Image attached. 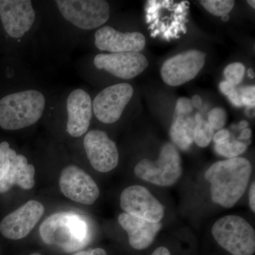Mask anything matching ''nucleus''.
<instances>
[{
	"label": "nucleus",
	"instance_id": "0eeeda50",
	"mask_svg": "<svg viewBox=\"0 0 255 255\" xmlns=\"http://www.w3.org/2000/svg\"><path fill=\"white\" fill-rule=\"evenodd\" d=\"M206 56L199 50H189L174 55L162 65L161 77L169 86H180L196 78L205 65Z\"/></svg>",
	"mask_w": 255,
	"mask_h": 255
},
{
	"label": "nucleus",
	"instance_id": "ea45409f",
	"mask_svg": "<svg viewBox=\"0 0 255 255\" xmlns=\"http://www.w3.org/2000/svg\"><path fill=\"white\" fill-rule=\"evenodd\" d=\"M230 16L228 15H225L222 16V20L223 21H228L229 20Z\"/></svg>",
	"mask_w": 255,
	"mask_h": 255
},
{
	"label": "nucleus",
	"instance_id": "a211bd4d",
	"mask_svg": "<svg viewBox=\"0 0 255 255\" xmlns=\"http://www.w3.org/2000/svg\"><path fill=\"white\" fill-rule=\"evenodd\" d=\"M35 167L28 164L25 156L17 155L10 162L9 170L0 182V194L7 192L14 186L31 189L35 185Z\"/></svg>",
	"mask_w": 255,
	"mask_h": 255
},
{
	"label": "nucleus",
	"instance_id": "e433bc0d",
	"mask_svg": "<svg viewBox=\"0 0 255 255\" xmlns=\"http://www.w3.org/2000/svg\"><path fill=\"white\" fill-rule=\"evenodd\" d=\"M248 76L250 77V78H254L255 74H254V71H253V69L250 68L249 70H248Z\"/></svg>",
	"mask_w": 255,
	"mask_h": 255
},
{
	"label": "nucleus",
	"instance_id": "4c0bfd02",
	"mask_svg": "<svg viewBox=\"0 0 255 255\" xmlns=\"http://www.w3.org/2000/svg\"><path fill=\"white\" fill-rule=\"evenodd\" d=\"M72 255H90V253L87 251H81L79 253H75V254Z\"/></svg>",
	"mask_w": 255,
	"mask_h": 255
},
{
	"label": "nucleus",
	"instance_id": "a19ab883",
	"mask_svg": "<svg viewBox=\"0 0 255 255\" xmlns=\"http://www.w3.org/2000/svg\"><path fill=\"white\" fill-rule=\"evenodd\" d=\"M31 255H41L38 254V253H34V254H32Z\"/></svg>",
	"mask_w": 255,
	"mask_h": 255
},
{
	"label": "nucleus",
	"instance_id": "393cba45",
	"mask_svg": "<svg viewBox=\"0 0 255 255\" xmlns=\"http://www.w3.org/2000/svg\"><path fill=\"white\" fill-rule=\"evenodd\" d=\"M227 114L221 107H215L208 114V123L214 130H221L226 125Z\"/></svg>",
	"mask_w": 255,
	"mask_h": 255
},
{
	"label": "nucleus",
	"instance_id": "f3484780",
	"mask_svg": "<svg viewBox=\"0 0 255 255\" xmlns=\"http://www.w3.org/2000/svg\"><path fill=\"white\" fill-rule=\"evenodd\" d=\"M118 220L120 226L128 233L130 246L138 251L148 248L162 228L160 222H149L127 213L121 214Z\"/></svg>",
	"mask_w": 255,
	"mask_h": 255
},
{
	"label": "nucleus",
	"instance_id": "b1692460",
	"mask_svg": "<svg viewBox=\"0 0 255 255\" xmlns=\"http://www.w3.org/2000/svg\"><path fill=\"white\" fill-rule=\"evenodd\" d=\"M16 151L10 148L9 142L0 143V182L9 170L10 162L16 157Z\"/></svg>",
	"mask_w": 255,
	"mask_h": 255
},
{
	"label": "nucleus",
	"instance_id": "39448f33",
	"mask_svg": "<svg viewBox=\"0 0 255 255\" xmlns=\"http://www.w3.org/2000/svg\"><path fill=\"white\" fill-rule=\"evenodd\" d=\"M182 173V161L175 146H162L156 161L143 159L135 167L137 177L161 187H170L179 180Z\"/></svg>",
	"mask_w": 255,
	"mask_h": 255
},
{
	"label": "nucleus",
	"instance_id": "4be33fe9",
	"mask_svg": "<svg viewBox=\"0 0 255 255\" xmlns=\"http://www.w3.org/2000/svg\"><path fill=\"white\" fill-rule=\"evenodd\" d=\"M200 3L211 14L221 17L229 14L235 5L232 0H202Z\"/></svg>",
	"mask_w": 255,
	"mask_h": 255
},
{
	"label": "nucleus",
	"instance_id": "7ed1b4c3",
	"mask_svg": "<svg viewBox=\"0 0 255 255\" xmlns=\"http://www.w3.org/2000/svg\"><path fill=\"white\" fill-rule=\"evenodd\" d=\"M40 236L48 245L65 251L81 249L88 240L86 221L76 213L61 212L51 215L40 226Z\"/></svg>",
	"mask_w": 255,
	"mask_h": 255
},
{
	"label": "nucleus",
	"instance_id": "c9c22d12",
	"mask_svg": "<svg viewBox=\"0 0 255 255\" xmlns=\"http://www.w3.org/2000/svg\"><path fill=\"white\" fill-rule=\"evenodd\" d=\"M248 125H249V124L247 121H242L239 124V128L241 130H244V129L248 128Z\"/></svg>",
	"mask_w": 255,
	"mask_h": 255
},
{
	"label": "nucleus",
	"instance_id": "f257e3e1",
	"mask_svg": "<svg viewBox=\"0 0 255 255\" xmlns=\"http://www.w3.org/2000/svg\"><path fill=\"white\" fill-rule=\"evenodd\" d=\"M252 169L249 160L239 157L211 165L205 178L211 184V199L215 204L226 209L236 205L246 192Z\"/></svg>",
	"mask_w": 255,
	"mask_h": 255
},
{
	"label": "nucleus",
	"instance_id": "2eb2a0df",
	"mask_svg": "<svg viewBox=\"0 0 255 255\" xmlns=\"http://www.w3.org/2000/svg\"><path fill=\"white\" fill-rule=\"evenodd\" d=\"M95 46L99 50L111 53L137 52L145 48V36L140 32L122 33L110 26H103L96 31Z\"/></svg>",
	"mask_w": 255,
	"mask_h": 255
},
{
	"label": "nucleus",
	"instance_id": "20e7f679",
	"mask_svg": "<svg viewBox=\"0 0 255 255\" xmlns=\"http://www.w3.org/2000/svg\"><path fill=\"white\" fill-rule=\"evenodd\" d=\"M216 241L233 255H253L255 252V233L251 225L238 216L218 220L212 228Z\"/></svg>",
	"mask_w": 255,
	"mask_h": 255
},
{
	"label": "nucleus",
	"instance_id": "1a4fd4ad",
	"mask_svg": "<svg viewBox=\"0 0 255 255\" xmlns=\"http://www.w3.org/2000/svg\"><path fill=\"white\" fill-rule=\"evenodd\" d=\"M120 205L128 214L151 223H159L164 216V208L148 189L130 186L121 194Z\"/></svg>",
	"mask_w": 255,
	"mask_h": 255
},
{
	"label": "nucleus",
	"instance_id": "6e6552de",
	"mask_svg": "<svg viewBox=\"0 0 255 255\" xmlns=\"http://www.w3.org/2000/svg\"><path fill=\"white\" fill-rule=\"evenodd\" d=\"M133 88L128 83H120L104 89L92 102L95 117L104 124H114L120 119L133 95Z\"/></svg>",
	"mask_w": 255,
	"mask_h": 255
},
{
	"label": "nucleus",
	"instance_id": "f8f14e48",
	"mask_svg": "<svg viewBox=\"0 0 255 255\" xmlns=\"http://www.w3.org/2000/svg\"><path fill=\"white\" fill-rule=\"evenodd\" d=\"M84 147L92 167L98 172H110L119 163L117 145L102 130H92L87 132Z\"/></svg>",
	"mask_w": 255,
	"mask_h": 255
},
{
	"label": "nucleus",
	"instance_id": "7c9ffc66",
	"mask_svg": "<svg viewBox=\"0 0 255 255\" xmlns=\"http://www.w3.org/2000/svg\"><path fill=\"white\" fill-rule=\"evenodd\" d=\"M255 183L253 182L250 188L249 191V201L250 206L253 212H255Z\"/></svg>",
	"mask_w": 255,
	"mask_h": 255
},
{
	"label": "nucleus",
	"instance_id": "4468645a",
	"mask_svg": "<svg viewBox=\"0 0 255 255\" xmlns=\"http://www.w3.org/2000/svg\"><path fill=\"white\" fill-rule=\"evenodd\" d=\"M96 68L105 70L112 75L124 80H130L141 74L148 66L145 55L137 52L101 53L94 59Z\"/></svg>",
	"mask_w": 255,
	"mask_h": 255
},
{
	"label": "nucleus",
	"instance_id": "412c9836",
	"mask_svg": "<svg viewBox=\"0 0 255 255\" xmlns=\"http://www.w3.org/2000/svg\"><path fill=\"white\" fill-rule=\"evenodd\" d=\"M214 130L208 122L201 119L196 122L194 130V141L200 147H206L213 140Z\"/></svg>",
	"mask_w": 255,
	"mask_h": 255
},
{
	"label": "nucleus",
	"instance_id": "72a5a7b5",
	"mask_svg": "<svg viewBox=\"0 0 255 255\" xmlns=\"http://www.w3.org/2000/svg\"><path fill=\"white\" fill-rule=\"evenodd\" d=\"M152 255H171L169 250L164 247H159L153 252Z\"/></svg>",
	"mask_w": 255,
	"mask_h": 255
},
{
	"label": "nucleus",
	"instance_id": "a878e982",
	"mask_svg": "<svg viewBox=\"0 0 255 255\" xmlns=\"http://www.w3.org/2000/svg\"><path fill=\"white\" fill-rule=\"evenodd\" d=\"M192 104L191 100L186 97L178 99L176 104L173 117H188L193 112Z\"/></svg>",
	"mask_w": 255,
	"mask_h": 255
},
{
	"label": "nucleus",
	"instance_id": "f03ea898",
	"mask_svg": "<svg viewBox=\"0 0 255 255\" xmlns=\"http://www.w3.org/2000/svg\"><path fill=\"white\" fill-rule=\"evenodd\" d=\"M46 98L41 92L24 90L5 96L0 100V127L15 130L31 127L41 118Z\"/></svg>",
	"mask_w": 255,
	"mask_h": 255
},
{
	"label": "nucleus",
	"instance_id": "2f4dec72",
	"mask_svg": "<svg viewBox=\"0 0 255 255\" xmlns=\"http://www.w3.org/2000/svg\"><path fill=\"white\" fill-rule=\"evenodd\" d=\"M191 102L193 107H195L196 109H200L202 107V100H201V97L199 95L193 96Z\"/></svg>",
	"mask_w": 255,
	"mask_h": 255
},
{
	"label": "nucleus",
	"instance_id": "9d476101",
	"mask_svg": "<svg viewBox=\"0 0 255 255\" xmlns=\"http://www.w3.org/2000/svg\"><path fill=\"white\" fill-rule=\"evenodd\" d=\"M59 184L64 195L80 204L92 205L100 196V189L95 180L78 166L64 168Z\"/></svg>",
	"mask_w": 255,
	"mask_h": 255
},
{
	"label": "nucleus",
	"instance_id": "423d86ee",
	"mask_svg": "<svg viewBox=\"0 0 255 255\" xmlns=\"http://www.w3.org/2000/svg\"><path fill=\"white\" fill-rule=\"evenodd\" d=\"M55 3L62 16L81 29H95L110 17V4L104 0H57Z\"/></svg>",
	"mask_w": 255,
	"mask_h": 255
},
{
	"label": "nucleus",
	"instance_id": "aec40b11",
	"mask_svg": "<svg viewBox=\"0 0 255 255\" xmlns=\"http://www.w3.org/2000/svg\"><path fill=\"white\" fill-rule=\"evenodd\" d=\"M247 147L248 146L246 144L241 140L230 141L228 139L226 141L216 143L215 145V150L219 155L231 159L244 153Z\"/></svg>",
	"mask_w": 255,
	"mask_h": 255
},
{
	"label": "nucleus",
	"instance_id": "c85d7f7f",
	"mask_svg": "<svg viewBox=\"0 0 255 255\" xmlns=\"http://www.w3.org/2000/svg\"><path fill=\"white\" fill-rule=\"evenodd\" d=\"M228 100L231 102V104L236 107H243V102H242L241 93H240L239 90H234L231 94L228 96Z\"/></svg>",
	"mask_w": 255,
	"mask_h": 255
},
{
	"label": "nucleus",
	"instance_id": "bb28decb",
	"mask_svg": "<svg viewBox=\"0 0 255 255\" xmlns=\"http://www.w3.org/2000/svg\"><path fill=\"white\" fill-rule=\"evenodd\" d=\"M242 102L243 106L248 108H255V85L247 86L240 89Z\"/></svg>",
	"mask_w": 255,
	"mask_h": 255
},
{
	"label": "nucleus",
	"instance_id": "6ab92c4d",
	"mask_svg": "<svg viewBox=\"0 0 255 255\" xmlns=\"http://www.w3.org/2000/svg\"><path fill=\"white\" fill-rule=\"evenodd\" d=\"M194 118L189 117H173L170 128V137L174 145L182 150H187L194 142Z\"/></svg>",
	"mask_w": 255,
	"mask_h": 255
},
{
	"label": "nucleus",
	"instance_id": "ddd939ff",
	"mask_svg": "<svg viewBox=\"0 0 255 255\" xmlns=\"http://www.w3.org/2000/svg\"><path fill=\"white\" fill-rule=\"evenodd\" d=\"M44 206L36 201H28L24 205L7 215L0 223V232L10 240L26 237L44 214Z\"/></svg>",
	"mask_w": 255,
	"mask_h": 255
},
{
	"label": "nucleus",
	"instance_id": "dca6fc26",
	"mask_svg": "<svg viewBox=\"0 0 255 255\" xmlns=\"http://www.w3.org/2000/svg\"><path fill=\"white\" fill-rule=\"evenodd\" d=\"M92 102L90 95L82 89H76L67 100V131L71 136L79 137L86 133L92 117Z\"/></svg>",
	"mask_w": 255,
	"mask_h": 255
},
{
	"label": "nucleus",
	"instance_id": "c756f323",
	"mask_svg": "<svg viewBox=\"0 0 255 255\" xmlns=\"http://www.w3.org/2000/svg\"><path fill=\"white\" fill-rule=\"evenodd\" d=\"M236 87L231 84V82L226 81H222L219 84V90L223 95L228 96L231 95V93L235 90H236Z\"/></svg>",
	"mask_w": 255,
	"mask_h": 255
},
{
	"label": "nucleus",
	"instance_id": "cd10ccee",
	"mask_svg": "<svg viewBox=\"0 0 255 255\" xmlns=\"http://www.w3.org/2000/svg\"><path fill=\"white\" fill-rule=\"evenodd\" d=\"M231 135V132L227 129L222 128L219 130V131L214 134L213 139H214V142L216 143H220L226 141L228 140Z\"/></svg>",
	"mask_w": 255,
	"mask_h": 255
},
{
	"label": "nucleus",
	"instance_id": "f704fd0d",
	"mask_svg": "<svg viewBox=\"0 0 255 255\" xmlns=\"http://www.w3.org/2000/svg\"><path fill=\"white\" fill-rule=\"evenodd\" d=\"M90 255H107L105 250L102 248H96L90 253Z\"/></svg>",
	"mask_w": 255,
	"mask_h": 255
},
{
	"label": "nucleus",
	"instance_id": "473e14b6",
	"mask_svg": "<svg viewBox=\"0 0 255 255\" xmlns=\"http://www.w3.org/2000/svg\"><path fill=\"white\" fill-rule=\"evenodd\" d=\"M252 136V130L250 128H246L243 130L241 135L238 137V140H248Z\"/></svg>",
	"mask_w": 255,
	"mask_h": 255
},
{
	"label": "nucleus",
	"instance_id": "5701e85b",
	"mask_svg": "<svg viewBox=\"0 0 255 255\" xmlns=\"http://www.w3.org/2000/svg\"><path fill=\"white\" fill-rule=\"evenodd\" d=\"M246 72V66L243 63H233L226 67L223 71V75L226 81L231 82L236 87L243 82Z\"/></svg>",
	"mask_w": 255,
	"mask_h": 255
},
{
	"label": "nucleus",
	"instance_id": "9b49d317",
	"mask_svg": "<svg viewBox=\"0 0 255 255\" xmlns=\"http://www.w3.org/2000/svg\"><path fill=\"white\" fill-rule=\"evenodd\" d=\"M0 19L11 38H20L31 29L36 12L29 0H0Z\"/></svg>",
	"mask_w": 255,
	"mask_h": 255
},
{
	"label": "nucleus",
	"instance_id": "58836bf2",
	"mask_svg": "<svg viewBox=\"0 0 255 255\" xmlns=\"http://www.w3.org/2000/svg\"><path fill=\"white\" fill-rule=\"evenodd\" d=\"M248 4L251 6L252 8L255 9V1L254 0H248Z\"/></svg>",
	"mask_w": 255,
	"mask_h": 255
}]
</instances>
